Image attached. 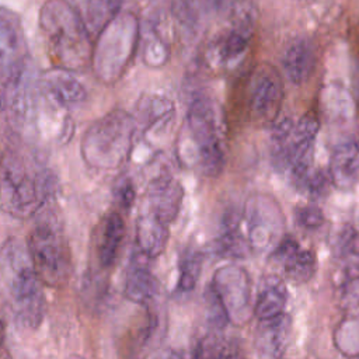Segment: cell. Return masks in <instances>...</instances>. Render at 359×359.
I'll use <instances>...</instances> for the list:
<instances>
[{
	"label": "cell",
	"mask_w": 359,
	"mask_h": 359,
	"mask_svg": "<svg viewBox=\"0 0 359 359\" xmlns=\"http://www.w3.org/2000/svg\"><path fill=\"white\" fill-rule=\"evenodd\" d=\"M55 194L52 172L18 149L0 158V209L15 219H29L50 203Z\"/></svg>",
	"instance_id": "6da1fadb"
},
{
	"label": "cell",
	"mask_w": 359,
	"mask_h": 359,
	"mask_svg": "<svg viewBox=\"0 0 359 359\" xmlns=\"http://www.w3.org/2000/svg\"><path fill=\"white\" fill-rule=\"evenodd\" d=\"M0 275L15 320L25 328H38L45 317L46 302L42 282L27 245L8 238L0 248Z\"/></svg>",
	"instance_id": "7a4b0ae2"
},
{
	"label": "cell",
	"mask_w": 359,
	"mask_h": 359,
	"mask_svg": "<svg viewBox=\"0 0 359 359\" xmlns=\"http://www.w3.org/2000/svg\"><path fill=\"white\" fill-rule=\"evenodd\" d=\"M39 27L57 67L76 72L91 62L93 36L67 0H46L39 11Z\"/></svg>",
	"instance_id": "3957f363"
},
{
	"label": "cell",
	"mask_w": 359,
	"mask_h": 359,
	"mask_svg": "<svg viewBox=\"0 0 359 359\" xmlns=\"http://www.w3.org/2000/svg\"><path fill=\"white\" fill-rule=\"evenodd\" d=\"M136 130V118L123 109L102 115L83 133L80 142L83 161L100 171H115L123 167L130 158Z\"/></svg>",
	"instance_id": "277c9868"
},
{
	"label": "cell",
	"mask_w": 359,
	"mask_h": 359,
	"mask_svg": "<svg viewBox=\"0 0 359 359\" xmlns=\"http://www.w3.org/2000/svg\"><path fill=\"white\" fill-rule=\"evenodd\" d=\"M27 250L34 268L45 286H65L73 271L72 252L57 215L49 203L36 213V222L28 233Z\"/></svg>",
	"instance_id": "5b68a950"
},
{
	"label": "cell",
	"mask_w": 359,
	"mask_h": 359,
	"mask_svg": "<svg viewBox=\"0 0 359 359\" xmlns=\"http://www.w3.org/2000/svg\"><path fill=\"white\" fill-rule=\"evenodd\" d=\"M187 140L194 144L195 160L206 177H217L224 167V116L219 102L198 93L191 100L185 115Z\"/></svg>",
	"instance_id": "8992f818"
},
{
	"label": "cell",
	"mask_w": 359,
	"mask_h": 359,
	"mask_svg": "<svg viewBox=\"0 0 359 359\" xmlns=\"http://www.w3.org/2000/svg\"><path fill=\"white\" fill-rule=\"evenodd\" d=\"M140 27L133 14L115 15L95 36L91 63L97 79L116 83L129 67L140 43Z\"/></svg>",
	"instance_id": "52a82bcc"
},
{
	"label": "cell",
	"mask_w": 359,
	"mask_h": 359,
	"mask_svg": "<svg viewBox=\"0 0 359 359\" xmlns=\"http://www.w3.org/2000/svg\"><path fill=\"white\" fill-rule=\"evenodd\" d=\"M247 238L251 250L262 252L282 240L285 220L276 201L268 195H254L245 205Z\"/></svg>",
	"instance_id": "ba28073f"
},
{
	"label": "cell",
	"mask_w": 359,
	"mask_h": 359,
	"mask_svg": "<svg viewBox=\"0 0 359 359\" xmlns=\"http://www.w3.org/2000/svg\"><path fill=\"white\" fill-rule=\"evenodd\" d=\"M210 287L220 300L229 323L243 325L250 320L254 307H251L250 276L244 268L231 264L219 268Z\"/></svg>",
	"instance_id": "9c48e42d"
},
{
	"label": "cell",
	"mask_w": 359,
	"mask_h": 359,
	"mask_svg": "<svg viewBox=\"0 0 359 359\" xmlns=\"http://www.w3.org/2000/svg\"><path fill=\"white\" fill-rule=\"evenodd\" d=\"M283 101V81L271 65L258 66L250 76L247 86V108L257 123H272Z\"/></svg>",
	"instance_id": "30bf717a"
},
{
	"label": "cell",
	"mask_w": 359,
	"mask_h": 359,
	"mask_svg": "<svg viewBox=\"0 0 359 359\" xmlns=\"http://www.w3.org/2000/svg\"><path fill=\"white\" fill-rule=\"evenodd\" d=\"M28 67V49L15 13L0 7V80L8 83Z\"/></svg>",
	"instance_id": "8fae6325"
},
{
	"label": "cell",
	"mask_w": 359,
	"mask_h": 359,
	"mask_svg": "<svg viewBox=\"0 0 359 359\" xmlns=\"http://www.w3.org/2000/svg\"><path fill=\"white\" fill-rule=\"evenodd\" d=\"M184 189L170 170H160L149 181L146 191V209L165 223H172L180 212Z\"/></svg>",
	"instance_id": "7c38bea8"
},
{
	"label": "cell",
	"mask_w": 359,
	"mask_h": 359,
	"mask_svg": "<svg viewBox=\"0 0 359 359\" xmlns=\"http://www.w3.org/2000/svg\"><path fill=\"white\" fill-rule=\"evenodd\" d=\"M136 122L142 126L143 135L160 139L170 133L175 121V104L165 95L147 94L137 102Z\"/></svg>",
	"instance_id": "4fadbf2b"
},
{
	"label": "cell",
	"mask_w": 359,
	"mask_h": 359,
	"mask_svg": "<svg viewBox=\"0 0 359 359\" xmlns=\"http://www.w3.org/2000/svg\"><path fill=\"white\" fill-rule=\"evenodd\" d=\"M39 88L62 108H74L87 100V90L73 72L57 66L41 74Z\"/></svg>",
	"instance_id": "5bb4252c"
},
{
	"label": "cell",
	"mask_w": 359,
	"mask_h": 359,
	"mask_svg": "<svg viewBox=\"0 0 359 359\" xmlns=\"http://www.w3.org/2000/svg\"><path fill=\"white\" fill-rule=\"evenodd\" d=\"M149 261L150 258L136 251L125 273L123 293L126 299L136 304L150 306L158 296L160 285L149 268Z\"/></svg>",
	"instance_id": "9a60e30c"
},
{
	"label": "cell",
	"mask_w": 359,
	"mask_h": 359,
	"mask_svg": "<svg viewBox=\"0 0 359 359\" xmlns=\"http://www.w3.org/2000/svg\"><path fill=\"white\" fill-rule=\"evenodd\" d=\"M259 327L255 335V349L262 358H280L290 342L292 318L286 313L275 317L259 320Z\"/></svg>",
	"instance_id": "2e32d148"
},
{
	"label": "cell",
	"mask_w": 359,
	"mask_h": 359,
	"mask_svg": "<svg viewBox=\"0 0 359 359\" xmlns=\"http://www.w3.org/2000/svg\"><path fill=\"white\" fill-rule=\"evenodd\" d=\"M168 226V223L144 208L139 213L135 226L137 251L150 259L161 255L170 238Z\"/></svg>",
	"instance_id": "e0dca14e"
},
{
	"label": "cell",
	"mask_w": 359,
	"mask_h": 359,
	"mask_svg": "<svg viewBox=\"0 0 359 359\" xmlns=\"http://www.w3.org/2000/svg\"><path fill=\"white\" fill-rule=\"evenodd\" d=\"M282 69L293 84L306 83L316 69V48L311 39L299 36L290 41L280 57Z\"/></svg>",
	"instance_id": "ac0fdd59"
},
{
	"label": "cell",
	"mask_w": 359,
	"mask_h": 359,
	"mask_svg": "<svg viewBox=\"0 0 359 359\" xmlns=\"http://www.w3.org/2000/svg\"><path fill=\"white\" fill-rule=\"evenodd\" d=\"M125 220L121 210H111L101 224L100 238L97 244V258L101 269H111L121 252L125 238Z\"/></svg>",
	"instance_id": "d6986e66"
},
{
	"label": "cell",
	"mask_w": 359,
	"mask_h": 359,
	"mask_svg": "<svg viewBox=\"0 0 359 359\" xmlns=\"http://www.w3.org/2000/svg\"><path fill=\"white\" fill-rule=\"evenodd\" d=\"M359 175V140L346 139L335 146L330 161V178L342 189L351 188Z\"/></svg>",
	"instance_id": "ffe728a7"
},
{
	"label": "cell",
	"mask_w": 359,
	"mask_h": 359,
	"mask_svg": "<svg viewBox=\"0 0 359 359\" xmlns=\"http://www.w3.org/2000/svg\"><path fill=\"white\" fill-rule=\"evenodd\" d=\"M276 257L286 275L294 282H307L316 272V257L310 250H302L293 238H282L276 247Z\"/></svg>",
	"instance_id": "44dd1931"
},
{
	"label": "cell",
	"mask_w": 359,
	"mask_h": 359,
	"mask_svg": "<svg viewBox=\"0 0 359 359\" xmlns=\"http://www.w3.org/2000/svg\"><path fill=\"white\" fill-rule=\"evenodd\" d=\"M251 35H252V21L247 13L238 17L233 22L231 28L220 36L216 45L217 57L224 63L238 59L248 48Z\"/></svg>",
	"instance_id": "7402d4cb"
},
{
	"label": "cell",
	"mask_w": 359,
	"mask_h": 359,
	"mask_svg": "<svg viewBox=\"0 0 359 359\" xmlns=\"http://www.w3.org/2000/svg\"><path fill=\"white\" fill-rule=\"evenodd\" d=\"M287 302V289L285 282L276 276L269 275L262 282L261 290L254 304V314L259 320H266L283 313Z\"/></svg>",
	"instance_id": "603a6c76"
},
{
	"label": "cell",
	"mask_w": 359,
	"mask_h": 359,
	"mask_svg": "<svg viewBox=\"0 0 359 359\" xmlns=\"http://www.w3.org/2000/svg\"><path fill=\"white\" fill-rule=\"evenodd\" d=\"M248 238L240 230V219L237 212H227L223 219L222 231L216 243L217 252L230 259H243L248 252Z\"/></svg>",
	"instance_id": "cb8c5ba5"
},
{
	"label": "cell",
	"mask_w": 359,
	"mask_h": 359,
	"mask_svg": "<svg viewBox=\"0 0 359 359\" xmlns=\"http://www.w3.org/2000/svg\"><path fill=\"white\" fill-rule=\"evenodd\" d=\"M84 22L87 31L95 38L116 15L108 0H67Z\"/></svg>",
	"instance_id": "d4e9b609"
},
{
	"label": "cell",
	"mask_w": 359,
	"mask_h": 359,
	"mask_svg": "<svg viewBox=\"0 0 359 359\" xmlns=\"http://www.w3.org/2000/svg\"><path fill=\"white\" fill-rule=\"evenodd\" d=\"M142 57L143 62L150 67H160L165 65L170 57V46L156 28L150 27L143 35Z\"/></svg>",
	"instance_id": "484cf974"
},
{
	"label": "cell",
	"mask_w": 359,
	"mask_h": 359,
	"mask_svg": "<svg viewBox=\"0 0 359 359\" xmlns=\"http://www.w3.org/2000/svg\"><path fill=\"white\" fill-rule=\"evenodd\" d=\"M202 269V257L196 251H185L178 264V280L175 286L177 293H191L199 279Z\"/></svg>",
	"instance_id": "4316f807"
},
{
	"label": "cell",
	"mask_w": 359,
	"mask_h": 359,
	"mask_svg": "<svg viewBox=\"0 0 359 359\" xmlns=\"http://www.w3.org/2000/svg\"><path fill=\"white\" fill-rule=\"evenodd\" d=\"M208 0H172L171 13L182 29L195 32L198 29Z\"/></svg>",
	"instance_id": "83f0119b"
},
{
	"label": "cell",
	"mask_w": 359,
	"mask_h": 359,
	"mask_svg": "<svg viewBox=\"0 0 359 359\" xmlns=\"http://www.w3.org/2000/svg\"><path fill=\"white\" fill-rule=\"evenodd\" d=\"M353 311L339 323L335 331V345L348 356L359 355V313H356L358 310Z\"/></svg>",
	"instance_id": "f1b7e54d"
},
{
	"label": "cell",
	"mask_w": 359,
	"mask_h": 359,
	"mask_svg": "<svg viewBox=\"0 0 359 359\" xmlns=\"http://www.w3.org/2000/svg\"><path fill=\"white\" fill-rule=\"evenodd\" d=\"M237 351L234 345L226 339L219 337H205L201 339L195 349L194 356L196 358H212V356H237Z\"/></svg>",
	"instance_id": "f546056e"
},
{
	"label": "cell",
	"mask_w": 359,
	"mask_h": 359,
	"mask_svg": "<svg viewBox=\"0 0 359 359\" xmlns=\"http://www.w3.org/2000/svg\"><path fill=\"white\" fill-rule=\"evenodd\" d=\"M342 306L349 310H359V266L348 268L346 278L341 285Z\"/></svg>",
	"instance_id": "4dcf8cb0"
},
{
	"label": "cell",
	"mask_w": 359,
	"mask_h": 359,
	"mask_svg": "<svg viewBox=\"0 0 359 359\" xmlns=\"http://www.w3.org/2000/svg\"><path fill=\"white\" fill-rule=\"evenodd\" d=\"M339 257L346 262L348 268L359 266V231L346 229L338 243Z\"/></svg>",
	"instance_id": "1f68e13d"
},
{
	"label": "cell",
	"mask_w": 359,
	"mask_h": 359,
	"mask_svg": "<svg viewBox=\"0 0 359 359\" xmlns=\"http://www.w3.org/2000/svg\"><path fill=\"white\" fill-rule=\"evenodd\" d=\"M114 196L121 210H130L136 199V187L130 177H121L114 187Z\"/></svg>",
	"instance_id": "d6a6232c"
},
{
	"label": "cell",
	"mask_w": 359,
	"mask_h": 359,
	"mask_svg": "<svg viewBox=\"0 0 359 359\" xmlns=\"http://www.w3.org/2000/svg\"><path fill=\"white\" fill-rule=\"evenodd\" d=\"M294 217H296V223L299 224V227H302L304 230H317L324 223V215H323L321 209H318L317 206H313V205L297 208Z\"/></svg>",
	"instance_id": "836d02e7"
},
{
	"label": "cell",
	"mask_w": 359,
	"mask_h": 359,
	"mask_svg": "<svg viewBox=\"0 0 359 359\" xmlns=\"http://www.w3.org/2000/svg\"><path fill=\"white\" fill-rule=\"evenodd\" d=\"M6 105H7V90H6V83L0 80V115L6 112Z\"/></svg>",
	"instance_id": "e575fe53"
},
{
	"label": "cell",
	"mask_w": 359,
	"mask_h": 359,
	"mask_svg": "<svg viewBox=\"0 0 359 359\" xmlns=\"http://www.w3.org/2000/svg\"><path fill=\"white\" fill-rule=\"evenodd\" d=\"M109 1V4H111V7H112V10L118 14V11H119V8H121V4H122V1L123 0H108Z\"/></svg>",
	"instance_id": "d590c367"
},
{
	"label": "cell",
	"mask_w": 359,
	"mask_h": 359,
	"mask_svg": "<svg viewBox=\"0 0 359 359\" xmlns=\"http://www.w3.org/2000/svg\"><path fill=\"white\" fill-rule=\"evenodd\" d=\"M4 338H6V327L0 317V344H4Z\"/></svg>",
	"instance_id": "8d00e7d4"
},
{
	"label": "cell",
	"mask_w": 359,
	"mask_h": 359,
	"mask_svg": "<svg viewBox=\"0 0 359 359\" xmlns=\"http://www.w3.org/2000/svg\"><path fill=\"white\" fill-rule=\"evenodd\" d=\"M6 356H10V353L4 348V344H0V358H6Z\"/></svg>",
	"instance_id": "74e56055"
}]
</instances>
